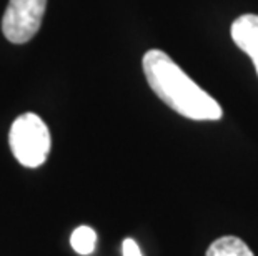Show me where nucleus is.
I'll use <instances>...</instances> for the list:
<instances>
[{"mask_svg": "<svg viewBox=\"0 0 258 256\" xmlns=\"http://www.w3.org/2000/svg\"><path fill=\"white\" fill-rule=\"evenodd\" d=\"M145 78L157 97L190 120H220L222 107L162 50H148L142 60Z\"/></svg>", "mask_w": 258, "mask_h": 256, "instance_id": "f257e3e1", "label": "nucleus"}, {"mask_svg": "<svg viewBox=\"0 0 258 256\" xmlns=\"http://www.w3.org/2000/svg\"><path fill=\"white\" fill-rule=\"evenodd\" d=\"M50 132L35 113H24L10 127L9 145L20 165L37 168L45 163L50 151Z\"/></svg>", "mask_w": 258, "mask_h": 256, "instance_id": "f03ea898", "label": "nucleus"}, {"mask_svg": "<svg viewBox=\"0 0 258 256\" xmlns=\"http://www.w3.org/2000/svg\"><path fill=\"white\" fill-rule=\"evenodd\" d=\"M47 0H10L2 19V32L12 43H25L35 37L45 15Z\"/></svg>", "mask_w": 258, "mask_h": 256, "instance_id": "7ed1b4c3", "label": "nucleus"}, {"mask_svg": "<svg viewBox=\"0 0 258 256\" xmlns=\"http://www.w3.org/2000/svg\"><path fill=\"white\" fill-rule=\"evenodd\" d=\"M230 34H232L235 45L251 58L258 75V15H240L232 24Z\"/></svg>", "mask_w": 258, "mask_h": 256, "instance_id": "20e7f679", "label": "nucleus"}, {"mask_svg": "<svg viewBox=\"0 0 258 256\" xmlns=\"http://www.w3.org/2000/svg\"><path fill=\"white\" fill-rule=\"evenodd\" d=\"M205 256H255L248 244L237 236H222L207 249Z\"/></svg>", "mask_w": 258, "mask_h": 256, "instance_id": "39448f33", "label": "nucleus"}, {"mask_svg": "<svg viewBox=\"0 0 258 256\" xmlns=\"http://www.w3.org/2000/svg\"><path fill=\"white\" fill-rule=\"evenodd\" d=\"M70 244L79 254H90L95 249L97 244V233L90 226H79L75 228L72 236H70Z\"/></svg>", "mask_w": 258, "mask_h": 256, "instance_id": "423d86ee", "label": "nucleus"}, {"mask_svg": "<svg viewBox=\"0 0 258 256\" xmlns=\"http://www.w3.org/2000/svg\"><path fill=\"white\" fill-rule=\"evenodd\" d=\"M122 253H123V256H144V254H142V251H140L139 244H137L132 238L123 239Z\"/></svg>", "mask_w": 258, "mask_h": 256, "instance_id": "0eeeda50", "label": "nucleus"}]
</instances>
